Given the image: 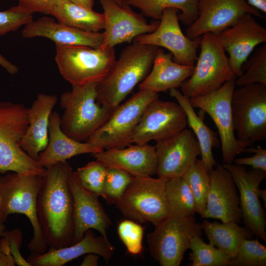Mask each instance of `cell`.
Segmentation results:
<instances>
[{
	"instance_id": "obj_48",
	"label": "cell",
	"mask_w": 266,
	"mask_h": 266,
	"mask_svg": "<svg viewBox=\"0 0 266 266\" xmlns=\"http://www.w3.org/2000/svg\"><path fill=\"white\" fill-rule=\"evenodd\" d=\"M79 6L88 9H93L94 0H68Z\"/></svg>"
},
{
	"instance_id": "obj_30",
	"label": "cell",
	"mask_w": 266,
	"mask_h": 266,
	"mask_svg": "<svg viewBox=\"0 0 266 266\" xmlns=\"http://www.w3.org/2000/svg\"><path fill=\"white\" fill-rule=\"evenodd\" d=\"M51 15L61 23L84 31L99 32L104 28L103 13L84 8L68 0H62L57 4Z\"/></svg>"
},
{
	"instance_id": "obj_28",
	"label": "cell",
	"mask_w": 266,
	"mask_h": 266,
	"mask_svg": "<svg viewBox=\"0 0 266 266\" xmlns=\"http://www.w3.org/2000/svg\"><path fill=\"white\" fill-rule=\"evenodd\" d=\"M169 94L176 100L184 111L187 125L199 144L201 160L210 172L216 166L212 149L218 147L220 143L216 133L204 123L203 117L197 115L188 97L177 88L170 89Z\"/></svg>"
},
{
	"instance_id": "obj_38",
	"label": "cell",
	"mask_w": 266,
	"mask_h": 266,
	"mask_svg": "<svg viewBox=\"0 0 266 266\" xmlns=\"http://www.w3.org/2000/svg\"><path fill=\"white\" fill-rule=\"evenodd\" d=\"M133 176L122 169L107 167L102 198L109 204H116L130 183Z\"/></svg>"
},
{
	"instance_id": "obj_20",
	"label": "cell",
	"mask_w": 266,
	"mask_h": 266,
	"mask_svg": "<svg viewBox=\"0 0 266 266\" xmlns=\"http://www.w3.org/2000/svg\"><path fill=\"white\" fill-rule=\"evenodd\" d=\"M68 184L73 201V244L79 241L87 231L91 229L96 230L101 235L108 238L107 230L112 223L99 197L82 187L72 168L69 172Z\"/></svg>"
},
{
	"instance_id": "obj_42",
	"label": "cell",
	"mask_w": 266,
	"mask_h": 266,
	"mask_svg": "<svg viewBox=\"0 0 266 266\" xmlns=\"http://www.w3.org/2000/svg\"><path fill=\"white\" fill-rule=\"evenodd\" d=\"M244 152L254 153L249 157L234 159L235 164L241 166H249L252 168L266 171V150L261 146L257 148H246Z\"/></svg>"
},
{
	"instance_id": "obj_11",
	"label": "cell",
	"mask_w": 266,
	"mask_h": 266,
	"mask_svg": "<svg viewBox=\"0 0 266 266\" xmlns=\"http://www.w3.org/2000/svg\"><path fill=\"white\" fill-rule=\"evenodd\" d=\"M238 87L231 100L233 126L237 139L248 148L266 139V85Z\"/></svg>"
},
{
	"instance_id": "obj_16",
	"label": "cell",
	"mask_w": 266,
	"mask_h": 266,
	"mask_svg": "<svg viewBox=\"0 0 266 266\" xmlns=\"http://www.w3.org/2000/svg\"><path fill=\"white\" fill-rule=\"evenodd\" d=\"M104 18L101 49L114 48L123 43H131L139 35L154 31L160 23H148L140 14L127 4H119L115 0H100Z\"/></svg>"
},
{
	"instance_id": "obj_22",
	"label": "cell",
	"mask_w": 266,
	"mask_h": 266,
	"mask_svg": "<svg viewBox=\"0 0 266 266\" xmlns=\"http://www.w3.org/2000/svg\"><path fill=\"white\" fill-rule=\"evenodd\" d=\"M115 247L108 238L97 237L91 230L87 231L77 242L66 247L51 248L43 253H31L27 259L31 266H63L81 256L94 253L108 262L113 256Z\"/></svg>"
},
{
	"instance_id": "obj_40",
	"label": "cell",
	"mask_w": 266,
	"mask_h": 266,
	"mask_svg": "<svg viewBox=\"0 0 266 266\" xmlns=\"http://www.w3.org/2000/svg\"><path fill=\"white\" fill-rule=\"evenodd\" d=\"M33 20V14L19 4L0 11V35L16 31Z\"/></svg>"
},
{
	"instance_id": "obj_49",
	"label": "cell",
	"mask_w": 266,
	"mask_h": 266,
	"mask_svg": "<svg viewBox=\"0 0 266 266\" xmlns=\"http://www.w3.org/2000/svg\"><path fill=\"white\" fill-rule=\"evenodd\" d=\"M259 197L260 199H261L265 202V208L266 206V190L259 189L258 193Z\"/></svg>"
},
{
	"instance_id": "obj_45",
	"label": "cell",
	"mask_w": 266,
	"mask_h": 266,
	"mask_svg": "<svg viewBox=\"0 0 266 266\" xmlns=\"http://www.w3.org/2000/svg\"><path fill=\"white\" fill-rule=\"evenodd\" d=\"M100 257V255L94 253L87 254L84 258V259L80 266H97L98 265V260Z\"/></svg>"
},
{
	"instance_id": "obj_36",
	"label": "cell",
	"mask_w": 266,
	"mask_h": 266,
	"mask_svg": "<svg viewBox=\"0 0 266 266\" xmlns=\"http://www.w3.org/2000/svg\"><path fill=\"white\" fill-rule=\"evenodd\" d=\"M106 170V166L96 160L79 167L74 174L83 188L98 197H103Z\"/></svg>"
},
{
	"instance_id": "obj_19",
	"label": "cell",
	"mask_w": 266,
	"mask_h": 266,
	"mask_svg": "<svg viewBox=\"0 0 266 266\" xmlns=\"http://www.w3.org/2000/svg\"><path fill=\"white\" fill-rule=\"evenodd\" d=\"M217 36L225 51L229 53L230 66L238 77L242 75V65L254 49L266 43V30L252 14L247 13Z\"/></svg>"
},
{
	"instance_id": "obj_12",
	"label": "cell",
	"mask_w": 266,
	"mask_h": 266,
	"mask_svg": "<svg viewBox=\"0 0 266 266\" xmlns=\"http://www.w3.org/2000/svg\"><path fill=\"white\" fill-rule=\"evenodd\" d=\"M235 80L225 82L220 88L207 94L189 98L194 107L207 113L218 131L224 164H232L238 154L247 148L235 135L231 109Z\"/></svg>"
},
{
	"instance_id": "obj_4",
	"label": "cell",
	"mask_w": 266,
	"mask_h": 266,
	"mask_svg": "<svg viewBox=\"0 0 266 266\" xmlns=\"http://www.w3.org/2000/svg\"><path fill=\"white\" fill-rule=\"evenodd\" d=\"M28 108L24 104L0 102V172L43 176L46 169L31 158L20 142L29 125Z\"/></svg>"
},
{
	"instance_id": "obj_41",
	"label": "cell",
	"mask_w": 266,
	"mask_h": 266,
	"mask_svg": "<svg viewBox=\"0 0 266 266\" xmlns=\"http://www.w3.org/2000/svg\"><path fill=\"white\" fill-rule=\"evenodd\" d=\"M9 241L10 254L14 262L19 266H31L21 255L20 248L22 241V232L18 229H14L10 232L5 231L2 235Z\"/></svg>"
},
{
	"instance_id": "obj_3",
	"label": "cell",
	"mask_w": 266,
	"mask_h": 266,
	"mask_svg": "<svg viewBox=\"0 0 266 266\" xmlns=\"http://www.w3.org/2000/svg\"><path fill=\"white\" fill-rule=\"evenodd\" d=\"M98 83L72 86L70 91L60 97V104L64 109L61 129L75 140L86 141L106 122L114 111L98 101Z\"/></svg>"
},
{
	"instance_id": "obj_26",
	"label": "cell",
	"mask_w": 266,
	"mask_h": 266,
	"mask_svg": "<svg viewBox=\"0 0 266 266\" xmlns=\"http://www.w3.org/2000/svg\"><path fill=\"white\" fill-rule=\"evenodd\" d=\"M57 100L55 95L41 93L28 108L29 125L20 146L35 161L48 144L49 118Z\"/></svg>"
},
{
	"instance_id": "obj_23",
	"label": "cell",
	"mask_w": 266,
	"mask_h": 266,
	"mask_svg": "<svg viewBox=\"0 0 266 266\" xmlns=\"http://www.w3.org/2000/svg\"><path fill=\"white\" fill-rule=\"evenodd\" d=\"M91 154L106 167L120 169L134 176L157 174L155 147L148 143L131 144L127 148L103 150Z\"/></svg>"
},
{
	"instance_id": "obj_1",
	"label": "cell",
	"mask_w": 266,
	"mask_h": 266,
	"mask_svg": "<svg viewBox=\"0 0 266 266\" xmlns=\"http://www.w3.org/2000/svg\"><path fill=\"white\" fill-rule=\"evenodd\" d=\"M66 162L46 168L36 201V215L45 243L51 248L73 244V201Z\"/></svg>"
},
{
	"instance_id": "obj_37",
	"label": "cell",
	"mask_w": 266,
	"mask_h": 266,
	"mask_svg": "<svg viewBox=\"0 0 266 266\" xmlns=\"http://www.w3.org/2000/svg\"><path fill=\"white\" fill-rule=\"evenodd\" d=\"M231 266H266V247L258 239H244L236 255L231 259Z\"/></svg>"
},
{
	"instance_id": "obj_35",
	"label": "cell",
	"mask_w": 266,
	"mask_h": 266,
	"mask_svg": "<svg viewBox=\"0 0 266 266\" xmlns=\"http://www.w3.org/2000/svg\"><path fill=\"white\" fill-rule=\"evenodd\" d=\"M242 75L237 77L235 85L240 87L260 83L266 85V44L259 47L242 65Z\"/></svg>"
},
{
	"instance_id": "obj_8",
	"label": "cell",
	"mask_w": 266,
	"mask_h": 266,
	"mask_svg": "<svg viewBox=\"0 0 266 266\" xmlns=\"http://www.w3.org/2000/svg\"><path fill=\"white\" fill-rule=\"evenodd\" d=\"M154 227L146 241L151 257L162 266H179L192 238L203 234L194 216L171 214Z\"/></svg>"
},
{
	"instance_id": "obj_2",
	"label": "cell",
	"mask_w": 266,
	"mask_h": 266,
	"mask_svg": "<svg viewBox=\"0 0 266 266\" xmlns=\"http://www.w3.org/2000/svg\"><path fill=\"white\" fill-rule=\"evenodd\" d=\"M160 47L133 41L97 86V100L114 110L148 74Z\"/></svg>"
},
{
	"instance_id": "obj_25",
	"label": "cell",
	"mask_w": 266,
	"mask_h": 266,
	"mask_svg": "<svg viewBox=\"0 0 266 266\" xmlns=\"http://www.w3.org/2000/svg\"><path fill=\"white\" fill-rule=\"evenodd\" d=\"M60 122L59 113L52 112L49 121L48 144L39 153L37 161L40 166L47 168L76 155L103 151L87 142L78 141L68 136L62 130Z\"/></svg>"
},
{
	"instance_id": "obj_18",
	"label": "cell",
	"mask_w": 266,
	"mask_h": 266,
	"mask_svg": "<svg viewBox=\"0 0 266 266\" xmlns=\"http://www.w3.org/2000/svg\"><path fill=\"white\" fill-rule=\"evenodd\" d=\"M158 177L168 179L181 176L201 155L200 148L191 129H185L155 146Z\"/></svg>"
},
{
	"instance_id": "obj_32",
	"label": "cell",
	"mask_w": 266,
	"mask_h": 266,
	"mask_svg": "<svg viewBox=\"0 0 266 266\" xmlns=\"http://www.w3.org/2000/svg\"><path fill=\"white\" fill-rule=\"evenodd\" d=\"M166 196L171 214L194 216L197 213L194 196L182 176L166 180Z\"/></svg>"
},
{
	"instance_id": "obj_33",
	"label": "cell",
	"mask_w": 266,
	"mask_h": 266,
	"mask_svg": "<svg viewBox=\"0 0 266 266\" xmlns=\"http://www.w3.org/2000/svg\"><path fill=\"white\" fill-rule=\"evenodd\" d=\"M182 176L189 185L194 196L197 213L202 218L210 187V172L202 161L197 159Z\"/></svg>"
},
{
	"instance_id": "obj_51",
	"label": "cell",
	"mask_w": 266,
	"mask_h": 266,
	"mask_svg": "<svg viewBox=\"0 0 266 266\" xmlns=\"http://www.w3.org/2000/svg\"><path fill=\"white\" fill-rule=\"evenodd\" d=\"M115 0L119 4L122 5V4H127L126 3V0Z\"/></svg>"
},
{
	"instance_id": "obj_21",
	"label": "cell",
	"mask_w": 266,
	"mask_h": 266,
	"mask_svg": "<svg viewBox=\"0 0 266 266\" xmlns=\"http://www.w3.org/2000/svg\"><path fill=\"white\" fill-rule=\"evenodd\" d=\"M210 182L202 218L217 219L223 223H239L242 214L237 188L230 172L217 165L210 172Z\"/></svg>"
},
{
	"instance_id": "obj_46",
	"label": "cell",
	"mask_w": 266,
	"mask_h": 266,
	"mask_svg": "<svg viewBox=\"0 0 266 266\" xmlns=\"http://www.w3.org/2000/svg\"><path fill=\"white\" fill-rule=\"evenodd\" d=\"M247 3L255 9L266 13V0H247Z\"/></svg>"
},
{
	"instance_id": "obj_34",
	"label": "cell",
	"mask_w": 266,
	"mask_h": 266,
	"mask_svg": "<svg viewBox=\"0 0 266 266\" xmlns=\"http://www.w3.org/2000/svg\"><path fill=\"white\" fill-rule=\"evenodd\" d=\"M191 250L189 260L192 266H227L231 259L226 254L210 243L204 242L200 236H195L190 242Z\"/></svg>"
},
{
	"instance_id": "obj_24",
	"label": "cell",
	"mask_w": 266,
	"mask_h": 266,
	"mask_svg": "<svg viewBox=\"0 0 266 266\" xmlns=\"http://www.w3.org/2000/svg\"><path fill=\"white\" fill-rule=\"evenodd\" d=\"M22 35L25 38L44 37L60 46H85L100 48L103 33L84 31L43 17L25 26Z\"/></svg>"
},
{
	"instance_id": "obj_7",
	"label": "cell",
	"mask_w": 266,
	"mask_h": 266,
	"mask_svg": "<svg viewBox=\"0 0 266 266\" xmlns=\"http://www.w3.org/2000/svg\"><path fill=\"white\" fill-rule=\"evenodd\" d=\"M200 46V52L193 74L180 87L182 93L189 98L210 93L237 78L216 35L203 34Z\"/></svg>"
},
{
	"instance_id": "obj_27",
	"label": "cell",
	"mask_w": 266,
	"mask_h": 266,
	"mask_svg": "<svg viewBox=\"0 0 266 266\" xmlns=\"http://www.w3.org/2000/svg\"><path fill=\"white\" fill-rule=\"evenodd\" d=\"M171 53H166L159 48L155 57L152 70L139 83V90L156 93L178 88L193 74L194 66L175 62Z\"/></svg>"
},
{
	"instance_id": "obj_31",
	"label": "cell",
	"mask_w": 266,
	"mask_h": 266,
	"mask_svg": "<svg viewBox=\"0 0 266 266\" xmlns=\"http://www.w3.org/2000/svg\"><path fill=\"white\" fill-rule=\"evenodd\" d=\"M199 0H126L130 6L139 9L143 15L156 20L161 19L163 11L169 8H175L181 13L179 21L189 26L198 17Z\"/></svg>"
},
{
	"instance_id": "obj_47",
	"label": "cell",
	"mask_w": 266,
	"mask_h": 266,
	"mask_svg": "<svg viewBox=\"0 0 266 266\" xmlns=\"http://www.w3.org/2000/svg\"><path fill=\"white\" fill-rule=\"evenodd\" d=\"M15 264L11 255L4 254L0 249V266H14Z\"/></svg>"
},
{
	"instance_id": "obj_10",
	"label": "cell",
	"mask_w": 266,
	"mask_h": 266,
	"mask_svg": "<svg viewBox=\"0 0 266 266\" xmlns=\"http://www.w3.org/2000/svg\"><path fill=\"white\" fill-rule=\"evenodd\" d=\"M56 49L59 70L72 86L100 82L116 60L114 48L56 45Z\"/></svg>"
},
{
	"instance_id": "obj_5",
	"label": "cell",
	"mask_w": 266,
	"mask_h": 266,
	"mask_svg": "<svg viewBox=\"0 0 266 266\" xmlns=\"http://www.w3.org/2000/svg\"><path fill=\"white\" fill-rule=\"evenodd\" d=\"M43 176L13 172L0 176V221L18 213L25 215L33 227V236L28 247L32 253L47 250L36 215V198Z\"/></svg>"
},
{
	"instance_id": "obj_17",
	"label": "cell",
	"mask_w": 266,
	"mask_h": 266,
	"mask_svg": "<svg viewBox=\"0 0 266 266\" xmlns=\"http://www.w3.org/2000/svg\"><path fill=\"white\" fill-rule=\"evenodd\" d=\"M198 10L197 19L186 30V35L190 39L207 33L218 35L247 13L262 17L245 0H199Z\"/></svg>"
},
{
	"instance_id": "obj_50",
	"label": "cell",
	"mask_w": 266,
	"mask_h": 266,
	"mask_svg": "<svg viewBox=\"0 0 266 266\" xmlns=\"http://www.w3.org/2000/svg\"><path fill=\"white\" fill-rule=\"evenodd\" d=\"M5 232V226L3 222L0 221V236H2Z\"/></svg>"
},
{
	"instance_id": "obj_44",
	"label": "cell",
	"mask_w": 266,
	"mask_h": 266,
	"mask_svg": "<svg viewBox=\"0 0 266 266\" xmlns=\"http://www.w3.org/2000/svg\"><path fill=\"white\" fill-rule=\"evenodd\" d=\"M0 66L4 68L10 74L14 75L18 72L17 66L7 60L0 54Z\"/></svg>"
},
{
	"instance_id": "obj_43",
	"label": "cell",
	"mask_w": 266,
	"mask_h": 266,
	"mask_svg": "<svg viewBox=\"0 0 266 266\" xmlns=\"http://www.w3.org/2000/svg\"><path fill=\"white\" fill-rule=\"evenodd\" d=\"M19 5L32 14L35 12L51 15L55 7L62 0H17Z\"/></svg>"
},
{
	"instance_id": "obj_6",
	"label": "cell",
	"mask_w": 266,
	"mask_h": 266,
	"mask_svg": "<svg viewBox=\"0 0 266 266\" xmlns=\"http://www.w3.org/2000/svg\"><path fill=\"white\" fill-rule=\"evenodd\" d=\"M166 179L133 176L116 207L127 218L154 226L171 214L166 196Z\"/></svg>"
},
{
	"instance_id": "obj_13",
	"label": "cell",
	"mask_w": 266,
	"mask_h": 266,
	"mask_svg": "<svg viewBox=\"0 0 266 266\" xmlns=\"http://www.w3.org/2000/svg\"><path fill=\"white\" fill-rule=\"evenodd\" d=\"M187 125L185 113L178 103L158 98L145 109L134 131L132 143L159 142L179 133Z\"/></svg>"
},
{
	"instance_id": "obj_14",
	"label": "cell",
	"mask_w": 266,
	"mask_h": 266,
	"mask_svg": "<svg viewBox=\"0 0 266 266\" xmlns=\"http://www.w3.org/2000/svg\"><path fill=\"white\" fill-rule=\"evenodd\" d=\"M231 173L239 193V205L245 227L254 235L266 241V213L260 202L258 193L266 171L235 164L222 165Z\"/></svg>"
},
{
	"instance_id": "obj_39",
	"label": "cell",
	"mask_w": 266,
	"mask_h": 266,
	"mask_svg": "<svg viewBox=\"0 0 266 266\" xmlns=\"http://www.w3.org/2000/svg\"><path fill=\"white\" fill-rule=\"evenodd\" d=\"M117 230L128 252L134 256L141 254L143 250L144 228L138 223L128 219L119 224Z\"/></svg>"
},
{
	"instance_id": "obj_29",
	"label": "cell",
	"mask_w": 266,
	"mask_h": 266,
	"mask_svg": "<svg viewBox=\"0 0 266 266\" xmlns=\"http://www.w3.org/2000/svg\"><path fill=\"white\" fill-rule=\"evenodd\" d=\"M201 224L209 243L231 260L235 257L241 241L244 239H251L254 235L246 227H241L234 221L219 223L205 220Z\"/></svg>"
},
{
	"instance_id": "obj_15",
	"label": "cell",
	"mask_w": 266,
	"mask_h": 266,
	"mask_svg": "<svg viewBox=\"0 0 266 266\" xmlns=\"http://www.w3.org/2000/svg\"><path fill=\"white\" fill-rule=\"evenodd\" d=\"M178 11L173 8L165 9L157 29L150 33L139 35L133 41L164 47L172 54L175 62L185 66H195L201 36L190 39L183 33L178 18Z\"/></svg>"
},
{
	"instance_id": "obj_9",
	"label": "cell",
	"mask_w": 266,
	"mask_h": 266,
	"mask_svg": "<svg viewBox=\"0 0 266 266\" xmlns=\"http://www.w3.org/2000/svg\"><path fill=\"white\" fill-rule=\"evenodd\" d=\"M158 98V93L139 90L117 107L106 122L86 142L103 150L124 148L133 144L134 131L145 109Z\"/></svg>"
}]
</instances>
